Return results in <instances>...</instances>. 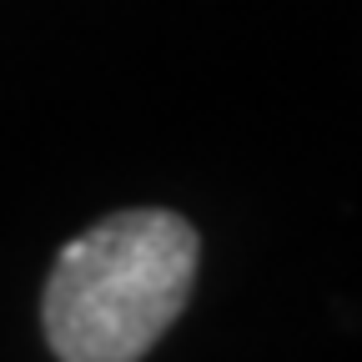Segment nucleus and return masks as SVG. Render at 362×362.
I'll return each instance as SVG.
<instances>
[{"mask_svg":"<svg viewBox=\"0 0 362 362\" xmlns=\"http://www.w3.org/2000/svg\"><path fill=\"white\" fill-rule=\"evenodd\" d=\"M202 237L166 206H126L76 232L40 292L56 362H141L192 302Z\"/></svg>","mask_w":362,"mask_h":362,"instance_id":"f257e3e1","label":"nucleus"}]
</instances>
